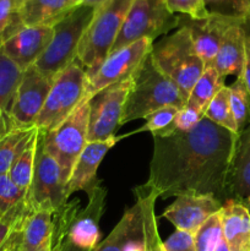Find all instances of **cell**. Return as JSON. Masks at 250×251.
<instances>
[{
  "instance_id": "obj_6",
  "label": "cell",
  "mask_w": 250,
  "mask_h": 251,
  "mask_svg": "<svg viewBox=\"0 0 250 251\" xmlns=\"http://www.w3.org/2000/svg\"><path fill=\"white\" fill-rule=\"evenodd\" d=\"M97 7L78 5L53 26V37L34 68L53 81L77 58L78 46Z\"/></svg>"
},
{
  "instance_id": "obj_42",
  "label": "cell",
  "mask_w": 250,
  "mask_h": 251,
  "mask_svg": "<svg viewBox=\"0 0 250 251\" xmlns=\"http://www.w3.org/2000/svg\"><path fill=\"white\" fill-rule=\"evenodd\" d=\"M124 251H145L144 235L134 238V239L130 240L126 244V247H125Z\"/></svg>"
},
{
  "instance_id": "obj_15",
  "label": "cell",
  "mask_w": 250,
  "mask_h": 251,
  "mask_svg": "<svg viewBox=\"0 0 250 251\" xmlns=\"http://www.w3.org/2000/svg\"><path fill=\"white\" fill-rule=\"evenodd\" d=\"M53 37L51 26H25L0 39V49L22 71L33 66Z\"/></svg>"
},
{
  "instance_id": "obj_8",
  "label": "cell",
  "mask_w": 250,
  "mask_h": 251,
  "mask_svg": "<svg viewBox=\"0 0 250 251\" xmlns=\"http://www.w3.org/2000/svg\"><path fill=\"white\" fill-rule=\"evenodd\" d=\"M90 98H86L59 126L42 132L46 151L53 157L60 168L64 186L69 181L78 156L87 145Z\"/></svg>"
},
{
  "instance_id": "obj_48",
  "label": "cell",
  "mask_w": 250,
  "mask_h": 251,
  "mask_svg": "<svg viewBox=\"0 0 250 251\" xmlns=\"http://www.w3.org/2000/svg\"><path fill=\"white\" fill-rule=\"evenodd\" d=\"M248 15H249V16H250V10H249V12H248Z\"/></svg>"
},
{
  "instance_id": "obj_34",
  "label": "cell",
  "mask_w": 250,
  "mask_h": 251,
  "mask_svg": "<svg viewBox=\"0 0 250 251\" xmlns=\"http://www.w3.org/2000/svg\"><path fill=\"white\" fill-rule=\"evenodd\" d=\"M166 5L172 14H180L194 20H201L208 16L205 0H166Z\"/></svg>"
},
{
  "instance_id": "obj_5",
  "label": "cell",
  "mask_w": 250,
  "mask_h": 251,
  "mask_svg": "<svg viewBox=\"0 0 250 251\" xmlns=\"http://www.w3.org/2000/svg\"><path fill=\"white\" fill-rule=\"evenodd\" d=\"M151 56L156 68L173 81L185 103L205 64L196 55L190 33L186 27H178L175 32L153 43Z\"/></svg>"
},
{
  "instance_id": "obj_13",
  "label": "cell",
  "mask_w": 250,
  "mask_h": 251,
  "mask_svg": "<svg viewBox=\"0 0 250 251\" xmlns=\"http://www.w3.org/2000/svg\"><path fill=\"white\" fill-rule=\"evenodd\" d=\"M53 81L31 66L22 73L9 113L15 124L32 127L43 109Z\"/></svg>"
},
{
  "instance_id": "obj_11",
  "label": "cell",
  "mask_w": 250,
  "mask_h": 251,
  "mask_svg": "<svg viewBox=\"0 0 250 251\" xmlns=\"http://www.w3.org/2000/svg\"><path fill=\"white\" fill-rule=\"evenodd\" d=\"M132 86V76L114 83L90 98L87 141H104L114 136L122 122L124 105Z\"/></svg>"
},
{
  "instance_id": "obj_10",
  "label": "cell",
  "mask_w": 250,
  "mask_h": 251,
  "mask_svg": "<svg viewBox=\"0 0 250 251\" xmlns=\"http://www.w3.org/2000/svg\"><path fill=\"white\" fill-rule=\"evenodd\" d=\"M68 201L65 186L61 181L60 168L55 159L46 151L42 132L37 134V152L34 159L33 176L26 195L28 211L55 212Z\"/></svg>"
},
{
  "instance_id": "obj_23",
  "label": "cell",
  "mask_w": 250,
  "mask_h": 251,
  "mask_svg": "<svg viewBox=\"0 0 250 251\" xmlns=\"http://www.w3.org/2000/svg\"><path fill=\"white\" fill-rule=\"evenodd\" d=\"M141 235H144V213L141 203L136 200V203L125 211L114 229L95 251H124L130 240Z\"/></svg>"
},
{
  "instance_id": "obj_1",
  "label": "cell",
  "mask_w": 250,
  "mask_h": 251,
  "mask_svg": "<svg viewBox=\"0 0 250 251\" xmlns=\"http://www.w3.org/2000/svg\"><path fill=\"white\" fill-rule=\"evenodd\" d=\"M238 135L207 118L190 131L153 137L149 180L145 185L159 199L212 195L227 201L228 172Z\"/></svg>"
},
{
  "instance_id": "obj_32",
  "label": "cell",
  "mask_w": 250,
  "mask_h": 251,
  "mask_svg": "<svg viewBox=\"0 0 250 251\" xmlns=\"http://www.w3.org/2000/svg\"><path fill=\"white\" fill-rule=\"evenodd\" d=\"M176 107H164L146 118V124L141 130L150 131L153 137H166L175 131L174 119L178 113Z\"/></svg>"
},
{
  "instance_id": "obj_3",
  "label": "cell",
  "mask_w": 250,
  "mask_h": 251,
  "mask_svg": "<svg viewBox=\"0 0 250 251\" xmlns=\"http://www.w3.org/2000/svg\"><path fill=\"white\" fill-rule=\"evenodd\" d=\"M185 105L175 83L161 73L152 60L151 51L132 75V86L124 105L120 125L132 120L146 119L150 114L164 107Z\"/></svg>"
},
{
  "instance_id": "obj_40",
  "label": "cell",
  "mask_w": 250,
  "mask_h": 251,
  "mask_svg": "<svg viewBox=\"0 0 250 251\" xmlns=\"http://www.w3.org/2000/svg\"><path fill=\"white\" fill-rule=\"evenodd\" d=\"M240 77L244 81L248 93L250 96V16L247 15L245 20V54H244V65Z\"/></svg>"
},
{
  "instance_id": "obj_38",
  "label": "cell",
  "mask_w": 250,
  "mask_h": 251,
  "mask_svg": "<svg viewBox=\"0 0 250 251\" xmlns=\"http://www.w3.org/2000/svg\"><path fill=\"white\" fill-rule=\"evenodd\" d=\"M163 249L164 251H195L194 234L175 229V232L163 242Z\"/></svg>"
},
{
  "instance_id": "obj_7",
  "label": "cell",
  "mask_w": 250,
  "mask_h": 251,
  "mask_svg": "<svg viewBox=\"0 0 250 251\" xmlns=\"http://www.w3.org/2000/svg\"><path fill=\"white\" fill-rule=\"evenodd\" d=\"M86 88V71L76 59L54 77L48 97L34 126L42 131H50L59 126L87 98Z\"/></svg>"
},
{
  "instance_id": "obj_45",
  "label": "cell",
  "mask_w": 250,
  "mask_h": 251,
  "mask_svg": "<svg viewBox=\"0 0 250 251\" xmlns=\"http://www.w3.org/2000/svg\"><path fill=\"white\" fill-rule=\"evenodd\" d=\"M243 2H244V7H245V12H249L250 10V0H243Z\"/></svg>"
},
{
  "instance_id": "obj_43",
  "label": "cell",
  "mask_w": 250,
  "mask_h": 251,
  "mask_svg": "<svg viewBox=\"0 0 250 251\" xmlns=\"http://www.w3.org/2000/svg\"><path fill=\"white\" fill-rule=\"evenodd\" d=\"M107 0H80V5H88V6L98 7Z\"/></svg>"
},
{
  "instance_id": "obj_37",
  "label": "cell",
  "mask_w": 250,
  "mask_h": 251,
  "mask_svg": "<svg viewBox=\"0 0 250 251\" xmlns=\"http://www.w3.org/2000/svg\"><path fill=\"white\" fill-rule=\"evenodd\" d=\"M208 11L218 14L247 16L243 0H205Z\"/></svg>"
},
{
  "instance_id": "obj_30",
  "label": "cell",
  "mask_w": 250,
  "mask_h": 251,
  "mask_svg": "<svg viewBox=\"0 0 250 251\" xmlns=\"http://www.w3.org/2000/svg\"><path fill=\"white\" fill-rule=\"evenodd\" d=\"M228 91H229L230 109L240 132L250 123V96L240 76L235 78L232 85L228 86Z\"/></svg>"
},
{
  "instance_id": "obj_17",
  "label": "cell",
  "mask_w": 250,
  "mask_h": 251,
  "mask_svg": "<svg viewBox=\"0 0 250 251\" xmlns=\"http://www.w3.org/2000/svg\"><path fill=\"white\" fill-rule=\"evenodd\" d=\"M227 201L233 200L250 211V123L239 132L228 172Z\"/></svg>"
},
{
  "instance_id": "obj_35",
  "label": "cell",
  "mask_w": 250,
  "mask_h": 251,
  "mask_svg": "<svg viewBox=\"0 0 250 251\" xmlns=\"http://www.w3.org/2000/svg\"><path fill=\"white\" fill-rule=\"evenodd\" d=\"M27 212L26 200L20 202L19 205L15 206L14 208L9 211L4 217L0 220V251H1L4 245L6 244L7 239L10 238L11 233L14 232L15 227L20 222L25 213Z\"/></svg>"
},
{
  "instance_id": "obj_41",
  "label": "cell",
  "mask_w": 250,
  "mask_h": 251,
  "mask_svg": "<svg viewBox=\"0 0 250 251\" xmlns=\"http://www.w3.org/2000/svg\"><path fill=\"white\" fill-rule=\"evenodd\" d=\"M27 213V212H26ZM26 213L24 215V217L26 216ZM24 217L20 220V222L17 223V226L15 227L14 232L11 233V235H10V238L7 239L6 244L4 245V248H2L1 251H12L15 249V248L19 245V242H20V233H21V223H22V220H24Z\"/></svg>"
},
{
  "instance_id": "obj_27",
  "label": "cell",
  "mask_w": 250,
  "mask_h": 251,
  "mask_svg": "<svg viewBox=\"0 0 250 251\" xmlns=\"http://www.w3.org/2000/svg\"><path fill=\"white\" fill-rule=\"evenodd\" d=\"M37 134H38V129H37L36 134L33 135L31 141L28 142L26 149L15 159L9 173H7L12 183L26 194L31 186L32 176H33L34 159H36L37 152Z\"/></svg>"
},
{
  "instance_id": "obj_39",
  "label": "cell",
  "mask_w": 250,
  "mask_h": 251,
  "mask_svg": "<svg viewBox=\"0 0 250 251\" xmlns=\"http://www.w3.org/2000/svg\"><path fill=\"white\" fill-rule=\"evenodd\" d=\"M16 11L17 7L15 0H0V37L14 21Z\"/></svg>"
},
{
  "instance_id": "obj_33",
  "label": "cell",
  "mask_w": 250,
  "mask_h": 251,
  "mask_svg": "<svg viewBox=\"0 0 250 251\" xmlns=\"http://www.w3.org/2000/svg\"><path fill=\"white\" fill-rule=\"evenodd\" d=\"M27 194L17 188L7 174L0 176V220L11 208L26 200Z\"/></svg>"
},
{
  "instance_id": "obj_44",
  "label": "cell",
  "mask_w": 250,
  "mask_h": 251,
  "mask_svg": "<svg viewBox=\"0 0 250 251\" xmlns=\"http://www.w3.org/2000/svg\"><path fill=\"white\" fill-rule=\"evenodd\" d=\"M216 251H229V250H228V247H227V244H225V239L221 240L220 245H218L217 249H216Z\"/></svg>"
},
{
  "instance_id": "obj_25",
  "label": "cell",
  "mask_w": 250,
  "mask_h": 251,
  "mask_svg": "<svg viewBox=\"0 0 250 251\" xmlns=\"http://www.w3.org/2000/svg\"><path fill=\"white\" fill-rule=\"evenodd\" d=\"M36 131V126H17L0 139V176L9 173L15 159L26 149Z\"/></svg>"
},
{
  "instance_id": "obj_2",
  "label": "cell",
  "mask_w": 250,
  "mask_h": 251,
  "mask_svg": "<svg viewBox=\"0 0 250 251\" xmlns=\"http://www.w3.org/2000/svg\"><path fill=\"white\" fill-rule=\"evenodd\" d=\"M87 203L66 201L53 213L51 251H95L100 244V221L105 211L107 189L98 180L87 191Z\"/></svg>"
},
{
  "instance_id": "obj_20",
  "label": "cell",
  "mask_w": 250,
  "mask_h": 251,
  "mask_svg": "<svg viewBox=\"0 0 250 251\" xmlns=\"http://www.w3.org/2000/svg\"><path fill=\"white\" fill-rule=\"evenodd\" d=\"M78 5L80 0H26L16 14L22 26L53 27Z\"/></svg>"
},
{
  "instance_id": "obj_21",
  "label": "cell",
  "mask_w": 250,
  "mask_h": 251,
  "mask_svg": "<svg viewBox=\"0 0 250 251\" xmlns=\"http://www.w3.org/2000/svg\"><path fill=\"white\" fill-rule=\"evenodd\" d=\"M223 239L229 251H250V211L237 201L222 207Z\"/></svg>"
},
{
  "instance_id": "obj_29",
  "label": "cell",
  "mask_w": 250,
  "mask_h": 251,
  "mask_svg": "<svg viewBox=\"0 0 250 251\" xmlns=\"http://www.w3.org/2000/svg\"><path fill=\"white\" fill-rule=\"evenodd\" d=\"M205 118H207L208 120H211L215 124L239 135V130H238L235 120L233 118L232 109H230L228 86H223L218 91L217 95L213 97V100H211L210 104L206 108Z\"/></svg>"
},
{
  "instance_id": "obj_47",
  "label": "cell",
  "mask_w": 250,
  "mask_h": 251,
  "mask_svg": "<svg viewBox=\"0 0 250 251\" xmlns=\"http://www.w3.org/2000/svg\"><path fill=\"white\" fill-rule=\"evenodd\" d=\"M17 248H19V245H17V247H16V248H15V249H14V250H12V251H17Z\"/></svg>"
},
{
  "instance_id": "obj_18",
  "label": "cell",
  "mask_w": 250,
  "mask_h": 251,
  "mask_svg": "<svg viewBox=\"0 0 250 251\" xmlns=\"http://www.w3.org/2000/svg\"><path fill=\"white\" fill-rule=\"evenodd\" d=\"M119 139L115 136L104 141L87 142L86 147L78 156L74 166L69 181L65 185V196L69 200L70 195L76 191H87L98 181L97 171L100 162L107 152L114 146Z\"/></svg>"
},
{
  "instance_id": "obj_24",
  "label": "cell",
  "mask_w": 250,
  "mask_h": 251,
  "mask_svg": "<svg viewBox=\"0 0 250 251\" xmlns=\"http://www.w3.org/2000/svg\"><path fill=\"white\" fill-rule=\"evenodd\" d=\"M136 200L141 203L144 213V242L145 251H164L163 242L157 228V218L154 216V202L158 196L146 185L134 189Z\"/></svg>"
},
{
  "instance_id": "obj_22",
  "label": "cell",
  "mask_w": 250,
  "mask_h": 251,
  "mask_svg": "<svg viewBox=\"0 0 250 251\" xmlns=\"http://www.w3.org/2000/svg\"><path fill=\"white\" fill-rule=\"evenodd\" d=\"M53 213L28 211L21 223L17 251H51Z\"/></svg>"
},
{
  "instance_id": "obj_9",
  "label": "cell",
  "mask_w": 250,
  "mask_h": 251,
  "mask_svg": "<svg viewBox=\"0 0 250 251\" xmlns=\"http://www.w3.org/2000/svg\"><path fill=\"white\" fill-rule=\"evenodd\" d=\"M179 27V15L172 14L166 0H134L110 53L140 39L154 38Z\"/></svg>"
},
{
  "instance_id": "obj_36",
  "label": "cell",
  "mask_w": 250,
  "mask_h": 251,
  "mask_svg": "<svg viewBox=\"0 0 250 251\" xmlns=\"http://www.w3.org/2000/svg\"><path fill=\"white\" fill-rule=\"evenodd\" d=\"M203 117L205 115L202 112L191 107V105L185 104L176 113L175 119H174L175 129L178 131H190L202 120Z\"/></svg>"
},
{
  "instance_id": "obj_4",
  "label": "cell",
  "mask_w": 250,
  "mask_h": 251,
  "mask_svg": "<svg viewBox=\"0 0 250 251\" xmlns=\"http://www.w3.org/2000/svg\"><path fill=\"white\" fill-rule=\"evenodd\" d=\"M134 0H107L96 9L77 50V60L83 66L87 82L95 77L109 55L115 38Z\"/></svg>"
},
{
  "instance_id": "obj_26",
  "label": "cell",
  "mask_w": 250,
  "mask_h": 251,
  "mask_svg": "<svg viewBox=\"0 0 250 251\" xmlns=\"http://www.w3.org/2000/svg\"><path fill=\"white\" fill-rule=\"evenodd\" d=\"M223 86H225V78L218 75L215 66H205V70L194 85L190 96L188 98V102L185 104L196 108L205 115L207 105L210 104L211 100H213V97L217 95V92Z\"/></svg>"
},
{
  "instance_id": "obj_19",
  "label": "cell",
  "mask_w": 250,
  "mask_h": 251,
  "mask_svg": "<svg viewBox=\"0 0 250 251\" xmlns=\"http://www.w3.org/2000/svg\"><path fill=\"white\" fill-rule=\"evenodd\" d=\"M245 20L247 16L227 29L215 56L212 65L222 78L228 75L237 77L242 75L245 54Z\"/></svg>"
},
{
  "instance_id": "obj_28",
  "label": "cell",
  "mask_w": 250,
  "mask_h": 251,
  "mask_svg": "<svg viewBox=\"0 0 250 251\" xmlns=\"http://www.w3.org/2000/svg\"><path fill=\"white\" fill-rule=\"evenodd\" d=\"M24 71L0 49V110H9Z\"/></svg>"
},
{
  "instance_id": "obj_46",
  "label": "cell",
  "mask_w": 250,
  "mask_h": 251,
  "mask_svg": "<svg viewBox=\"0 0 250 251\" xmlns=\"http://www.w3.org/2000/svg\"><path fill=\"white\" fill-rule=\"evenodd\" d=\"M25 1H26V0H15V2H16V7H17V9H19V7L21 6V5L24 4Z\"/></svg>"
},
{
  "instance_id": "obj_14",
  "label": "cell",
  "mask_w": 250,
  "mask_h": 251,
  "mask_svg": "<svg viewBox=\"0 0 250 251\" xmlns=\"http://www.w3.org/2000/svg\"><path fill=\"white\" fill-rule=\"evenodd\" d=\"M245 16L211 12L207 17L194 20L184 15H179V27H186L193 41L194 49L205 66L212 65L223 36L232 25L237 24Z\"/></svg>"
},
{
  "instance_id": "obj_16",
  "label": "cell",
  "mask_w": 250,
  "mask_h": 251,
  "mask_svg": "<svg viewBox=\"0 0 250 251\" xmlns=\"http://www.w3.org/2000/svg\"><path fill=\"white\" fill-rule=\"evenodd\" d=\"M222 207L223 202L212 195H183L178 196L161 217L168 220L175 229L195 234L201 225Z\"/></svg>"
},
{
  "instance_id": "obj_12",
  "label": "cell",
  "mask_w": 250,
  "mask_h": 251,
  "mask_svg": "<svg viewBox=\"0 0 250 251\" xmlns=\"http://www.w3.org/2000/svg\"><path fill=\"white\" fill-rule=\"evenodd\" d=\"M152 46V39L144 38L109 54L98 69L95 77L87 82L86 97L91 98L108 86L131 77L147 54L151 51Z\"/></svg>"
},
{
  "instance_id": "obj_31",
  "label": "cell",
  "mask_w": 250,
  "mask_h": 251,
  "mask_svg": "<svg viewBox=\"0 0 250 251\" xmlns=\"http://www.w3.org/2000/svg\"><path fill=\"white\" fill-rule=\"evenodd\" d=\"M223 239L222 210L211 216L194 234L195 251H216Z\"/></svg>"
}]
</instances>
